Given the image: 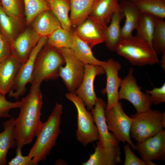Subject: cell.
Wrapping results in <instances>:
<instances>
[{"mask_svg":"<svg viewBox=\"0 0 165 165\" xmlns=\"http://www.w3.org/2000/svg\"><path fill=\"white\" fill-rule=\"evenodd\" d=\"M41 83H31L29 93L20 101V113L15 119L16 145L23 147L31 143L43 123L41 120L43 104Z\"/></svg>","mask_w":165,"mask_h":165,"instance_id":"cell-1","label":"cell"},{"mask_svg":"<svg viewBox=\"0 0 165 165\" xmlns=\"http://www.w3.org/2000/svg\"><path fill=\"white\" fill-rule=\"evenodd\" d=\"M63 113L62 104L56 102L47 120L42 123L36 135V140L28 155L32 159L33 165L45 160L56 145L61 133Z\"/></svg>","mask_w":165,"mask_h":165,"instance_id":"cell-2","label":"cell"},{"mask_svg":"<svg viewBox=\"0 0 165 165\" xmlns=\"http://www.w3.org/2000/svg\"><path fill=\"white\" fill-rule=\"evenodd\" d=\"M116 51L135 66L152 65L159 62L152 44L136 36L122 40Z\"/></svg>","mask_w":165,"mask_h":165,"instance_id":"cell-3","label":"cell"},{"mask_svg":"<svg viewBox=\"0 0 165 165\" xmlns=\"http://www.w3.org/2000/svg\"><path fill=\"white\" fill-rule=\"evenodd\" d=\"M65 64V59L61 53L46 44L36 57L31 84L57 79L59 77L61 68Z\"/></svg>","mask_w":165,"mask_h":165,"instance_id":"cell-4","label":"cell"},{"mask_svg":"<svg viewBox=\"0 0 165 165\" xmlns=\"http://www.w3.org/2000/svg\"><path fill=\"white\" fill-rule=\"evenodd\" d=\"M133 121L130 136L137 142H142L163 130L165 113L150 110L130 116Z\"/></svg>","mask_w":165,"mask_h":165,"instance_id":"cell-5","label":"cell"},{"mask_svg":"<svg viewBox=\"0 0 165 165\" xmlns=\"http://www.w3.org/2000/svg\"><path fill=\"white\" fill-rule=\"evenodd\" d=\"M66 98L72 103L77 111V140L84 146L98 140L99 134L91 112L86 108L83 101L75 93L69 92Z\"/></svg>","mask_w":165,"mask_h":165,"instance_id":"cell-6","label":"cell"},{"mask_svg":"<svg viewBox=\"0 0 165 165\" xmlns=\"http://www.w3.org/2000/svg\"><path fill=\"white\" fill-rule=\"evenodd\" d=\"M105 116L108 129L119 142H127L134 150L135 145L131 140L130 131L133 118L124 111L118 102L111 108L105 110Z\"/></svg>","mask_w":165,"mask_h":165,"instance_id":"cell-7","label":"cell"},{"mask_svg":"<svg viewBox=\"0 0 165 165\" xmlns=\"http://www.w3.org/2000/svg\"><path fill=\"white\" fill-rule=\"evenodd\" d=\"M63 56L65 66L60 68L59 77L62 79L69 92L75 93L82 81L85 64L75 55L71 49H57Z\"/></svg>","mask_w":165,"mask_h":165,"instance_id":"cell-8","label":"cell"},{"mask_svg":"<svg viewBox=\"0 0 165 165\" xmlns=\"http://www.w3.org/2000/svg\"><path fill=\"white\" fill-rule=\"evenodd\" d=\"M134 70L130 68L127 75L123 79L119 92V100L125 99L134 107L137 113L148 111L152 104L150 95L144 93L137 84L133 75Z\"/></svg>","mask_w":165,"mask_h":165,"instance_id":"cell-9","label":"cell"},{"mask_svg":"<svg viewBox=\"0 0 165 165\" xmlns=\"http://www.w3.org/2000/svg\"><path fill=\"white\" fill-rule=\"evenodd\" d=\"M47 37H41L31 51L28 59L20 66L15 77L12 89L8 93L9 97L18 99L26 90V86L32 82V76L37 56L46 44Z\"/></svg>","mask_w":165,"mask_h":165,"instance_id":"cell-10","label":"cell"},{"mask_svg":"<svg viewBox=\"0 0 165 165\" xmlns=\"http://www.w3.org/2000/svg\"><path fill=\"white\" fill-rule=\"evenodd\" d=\"M104 73L105 71L102 66L85 64L82 81L75 93L83 101L89 111L94 108L97 98L94 86L95 77Z\"/></svg>","mask_w":165,"mask_h":165,"instance_id":"cell-11","label":"cell"},{"mask_svg":"<svg viewBox=\"0 0 165 165\" xmlns=\"http://www.w3.org/2000/svg\"><path fill=\"white\" fill-rule=\"evenodd\" d=\"M106 75V84L103 93L106 94L107 102L106 110L111 108L119 102V89L123 79L118 75L121 68L120 63L111 58L103 65Z\"/></svg>","mask_w":165,"mask_h":165,"instance_id":"cell-12","label":"cell"},{"mask_svg":"<svg viewBox=\"0 0 165 165\" xmlns=\"http://www.w3.org/2000/svg\"><path fill=\"white\" fill-rule=\"evenodd\" d=\"M135 150L141 159L146 161L165 160V130L145 141L137 142Z\"/></svg>","mask_w":165,"mask_h":165,"instance_id":"cell-13","label":"cell"},{"mask_svg":"<svg viewBox=\"0 0 165 165\" xmlns=\"http://www.w3.org/2000/svg\"><path fill=\"white\" fill-rule=\"evenodd\" d=\"M74 27L72 33L91 48L105 42L104 31L106 27L90 16Z\"/></svg>","mask_w":165,"mask_h":165,"instance_id":"cell-14","label":"cell"},{"mask_svg":"<svg viewBox=\"0 0 165 165\" xmlns=\"http://www.w3.org/2000/svg\"><path fill=\"white\" fill-rule=\"evenodd\" d=\"M106 104L101 98L97 97L94 108L91 110L99 134L97 142L101 146L112 147L119 146V142L108 128L105 116Z\"/></svg>","mask_w":165,"mask_h":165,"instance_id":"cell-15","label":"cell"},{"mask_svg":"<svg viewBox=\"0 0 165 165\" xmlns=\"http://www.w3.org/2000/svg\"><path fill=\"white\" fill-rule=\"evenodd\" d=\"M40 37L34 30H25L11 44L12 56L22 64L24 63Z\"/></svg>","mask_w":165,"mask_h":165,"instance_id":"cell-16","label":"cell"},{"mask_svg":"<svg viewBox=\"0 0 165 165\" xmlns=\"http://www.w3.org/2000/svg\"><path fill=\"white\" fill-rule=\"evenodd\" d=\"M121 162L119 145L112 147L101 146L97 142L94 152L83 165H116Z\"/></svg>","mask_w":165,"mask_h":165,"instance_id":"cell-17","label":"cell"},{"mask_svg":"<svg viewBox=\"0 0 165 165\" xmlns=\"http://www.w3.org/2000/svg\"><path fill=\"white\" fill-rule=\"evenodd\" d=\"M22 64L12 56L0 62V93L6 95L10 92Z\"/></svg>","mask_w":165,"mask_h":165,"instance_id":"cell-18","label":"cell"},{"mask_svg":"<svg viewBox=\"0 0 165 165\" xmlns=\"http://www.w3.org/2000/svg\"><path fill=\"white\" fill-rule=\"evenodd\" d=\"M121 9L119 0H94L89 16L106 27L114 14Z\"/></svg>","mask_w":165,"mask_h":165,"instance_id":"cell-19","label":"cell"},{"mask_svg":"<svg viewBox=\"0 0 165 165\" xmlns=\"http://www.w3.org/2000/svg\"><path fill=\"white\" fill-rule=\"evenodd\" d=\"M119 3L125 18L124 25L121 28L122 40L132 35V33L137 27L142 13L132 2L121 0Z\"/></svg>","mask_w":165,"mask_h":165,"instance_id":"cell-20","label":"cell"},{"mask_svg":"<svg viewBox=\"0 0 165 165\" xmlns=\"http://www.w3.org/2000/svg\"><path fill=\"white\" fill-rule=\"evenodd\" d=\"M3 130L0 133V165L7 163L6 156L9 149L16 147L15 119L13 117L3 124Z\"/></svg>","mask_w":165,"mask_h":165,"instance_id":"cell-21","label":"cell"},{"mask_svg":"<svg viewBox=\"0 0 165 165\" xmlns=\"http://www.w3.org/2000/svg\"><path fill=\"white\" fill-rule=\"evenodd\" d=\"M124 17L121 9L115 13L112 18L110 24L105 29V42L107 48L112 51H116L122 40L120 24Z\"/></svg>","mask_w":165,"mask_h":165,"instance_id":"cell-22","label":"cell"},{"mask_svg":"<svg viewBox=\"0 0 165 165\" xmlns=\"http://www.w3.org/2000/svg\"><path fill=\"white\" fill-rule=\"evenodd\" d=\"M33 30L40 37H47L61 27L59 21L50 10L38 15L33 20Z\"/></svg>","mask_w":165,"mask_h":165,"instance_id":"cell-23","label":"cell"},{"mask_svg":"<svg viewBox=\"0 0 165 165\" xmlns=\"http://www.w3.org/2000/svg\"><path fill=\"white\" fill-rule=\"evenodd\" d=\"M94 0H69V16L72 27L83 21L90 15Z\"/></svg>","mask_w":165,"mask_h":165,"instance_id":"cell-24","label":"cell"},{"mask_svg":"<svg viewBox=\"0 0 165 165\" xmlns=\"http://www.w3.org/2000/svg\"><path fill=\"white\" fill-rule=\"evenodd\" d=\"M73 34V43L71 49L75 56L85 64L103 66L105 61L96 58L93 54L91 48L77 36Z\"/></svg>","mask_w":165,"mask_h":165,"instance_id":"cell-25","label":"cell"},{"mask_svg":"<svg viewBox=\"0 0 165 165\" xmlns=\"http://www.w3.org/2000/svg\"><path fill=\"white\" fill-rule=\"evenodd\" d=\"M47 2L51 11L59 21L62 28L72 33V26L69 16V0H47Z\"/></svg>","mask_w":165,"mask_h":165,"instance_id":"cell-26","label":"cell"},{"mask_svg":"<svg viewBox=\"0 0 165 165\" xmlns=\"http://www.w3.org/2000/svg\"><path fill=\"white\" fill-rule=\"evenodd\" d=\"M73 43V36L70 33L60 27L48 37L46 44L57 49H72Z\"/></svg>","mask_w":165,"mask_h":165,"instance_id":"cell-27","label":"cell"},{"mask_svg":"<svg viewBox=\"0 0 165 165\" xmlns=\"http://www.w3.org/2000/svg\"><path fill=\"white\" fill-rule=\"evenodd\" d=\"M156 18V17L151 14L142 13L135 29L136 30L135 36L152 44Z\"/></svg>","mask_w":165,"mask_h":165,"instance_id":"cell-28","label":"cell"},{"mask_svg":"<svg viewBox=\"0 0 165 165\" xmlns=\"http://www.w3.org/2000/svg\"><path fill=\"white\" fill-rule=\"evenodd\" d=\"M134 2L141 13L163 19L165 17V0H142Z\"/></svg>","mask_w":165,"mask_h":165,"instance_id":"cell-29","label":"cell"},{"mask_svg":"<svg viewBox=\"0 0 165 165\" xmlns=\"http://www.w3.org/2000/svg\"><path fill=\"white\" fill-rule=\"evenodd\" d=\"M27 23L29 24L39 14L50 9L46 0H23Z\"/></svg>","mask_w":165,"mask_h":165,"instance_id":"cell-30","label":"cell"},{"mask_svg":"<svg viewBox=\"0 0 165 165\" xmlns=\"http://www.w3.org/2000/svg\"><path fill=\"white\" fill-rule=\"evenodd\" d=\"M152 44L157 54L165 53V21L163 19L156 17Z\"/></svg>","mask_w":165,"mask_h":165,"instance_id":"cell-31","label":"cell"},{"mask_svg":"<svg viewBox=\"0 0 165 165\" xmlns=\"http://www.w3.org/2000/svg\"><path fill=\"white\" fill-rule=\"evenodd\" d=\"M13 18L4 10L0 1V31L10 44L14 40L15 25Z\"/></svg>","mask_w":165,"mask_h":165,"instance_id":"cell-32","label":"cell"},{"mask_svg":"<svg viewBox=\"0 0 165 165\" xmlns=\"http://www.w3.org/2000/svg\"><path fill=\"white\" fill-rule=\"evenodd\" d=\"M2 6L6 13L14 19L20 18L23 9V0H1Z\"/></svg>","mask_w":165,"mask_h":165,"instance_id":"cell-33","label":"cell"},{"mask_svg":"<svg viewBox=\"0 0 165 165\" xmlns=\"http://www.w3.org/2000/svg\"><path fill=\"white\" fill-rule=\"evenodd\" d=\"M125 158L124 165H156L152 161L140 159L131 150L129 145L127 143L124 146Z\"/></svg>","mask_w":165,"mask_h":165,"instance_id":"cell-34","label":"cell"},{"mask_svg":"<svg viewBox=\"0 0 165 165\" xmlns=\"http://www.w3.org/2000/svg\"><path fill=\"white\" fill-rule=\"evenodd\" d=\"M20 102L17 101L12 102L8 101L5 95L0 93V117L10 118L9 114L10 110L13 108H19Z\"/></svg>","mask_w":165,"mask_h":165,"instance_id":"cell-35","label":"cell"},{"mask_svg":"<svg viewBox=\"0 0 165 165\" xmlns=\"http://www.w3.org/2000/svg\"><path fill=\"white\" fill-rule=\"evenodd\" d=\"M145 93L150 95L152 104L156 105L165 102V83L160 87H155L151 90H145Z\"/></svg>","mask_w":165,"mask_h":165,"instance_id":"cell-36","label":"cell"},{"mask_svg":"<svg viewBox=\"0 0 165 165\" xmlns=\"http://www.w3.org/2000/svg\"><path fill=\"white\" fill-rule=\"evenodd\" d=\"M22 147L16 145V155L8 163L9 165H33L32 159L28 155L24 156L22 153Z\"/></svg>","mask_w":165,"mask_h":165,"instance_id":"cell-37","label":"cell"},{"mask_svg":"<svg viewBox=\"0 0 165 165\" xmlns=\"http://www.w3.org/2000/svg\"><path fill=\"white\" fill-rule=\"evenodd\" d=\"M11 56L10 45L0 31V62Z\"/></svg>","mask_w":165,"mask_h":165,"instance_id":"cell-38","label":"cell"},{"mask_svg":"<svg viewBox=\"0 0 165 165\" xmlns=\"http://www.w3.org/2000/svg\"><path fill=\"white\" fill-rule=\"evenodd\" d=\"M163 54L161 59L160 61V65L162 68L165 71V53Z\"/></svg>","mask_w":165,"mask_h":165,"instance_id":"cell-39","label":"cell"},{"mask_svg":"<svg viewBox=\"0 0 165 165\" xmlns=\"http://www.w3.org/2000/svg\"><path fill=\"white\" fill-rule=\"evenodd\" d=\"M129 0L130 1L134 2H136V1H141V0Z\"/></svg>","mask_w":165,"mask_h":165,"instance_id":"cell-40","label":"cell"},{"mask_svg":"<svg viewBox=\"0 0 165 165\" xmlns=\"http://www.w3.org/2000/svg\"><path fill=\"white\" fill-rule=\"evenodd\" d=\"M47 1V0H46Z\"/></svg>","mask_w":165,"mask_h":165,"instance_id":"cell-41","label":"cell"},{"mask_svg":"<svg viewBox=\"0 0 165 165\" xmlns=\"http://www.w3.org/2000/svg\"><path fill=\"white\" fill-rule=\"evenodd\" d=\"M0 1H1V0H0Z\"/></svg>","mask_w":165,"mask_h":165,"instance_id":"cell-42","label":"cell"},{"mask_svg":"<svg viewBox=\"0 0 165 165\" xmlns=\"http://www.w3.org/2000/svg\"></svg>","mask_w":165,"mask_h":165,"instance_id":"cell-43","label":"cell"}]
</instances>
